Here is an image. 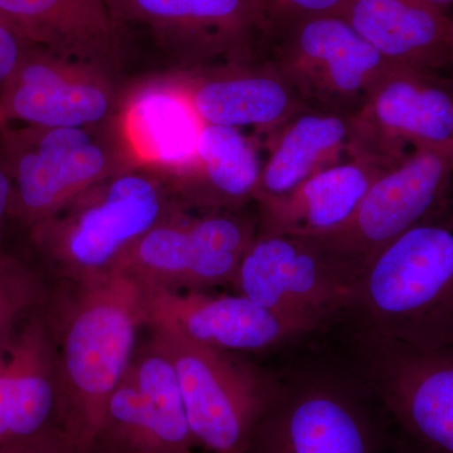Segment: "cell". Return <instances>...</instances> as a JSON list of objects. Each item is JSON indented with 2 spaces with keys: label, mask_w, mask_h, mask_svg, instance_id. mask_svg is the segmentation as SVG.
Returning a JSON list of instances; mask_svg holds the SVG:
<instances>
[{
  "label": "cell",
  "mask_w": 453,
  "mask_h": 453,
  "mask_svg": "<svg viewBox=\"0 0 453 453\" xmlns=\"http://www.w3.org/2000/svg\"><path fill=\"white\" fill-rule=\"evenodd\" d=\"M408 146L453 149V85L443 74L392 67L353 116L350 154L393 165Z\"/></svg>",
  "instance_id": "cell-14"
},
{
  "label": "cell",
  "mask_w": 453,
  "mask_h": 453,
  "mask_svg": "<svg viewBox=\"0 0 453 453\" xmlns=\"http://www.w3.org/2000/svg\"><path fill=\"white\" fill-rule=\"evenodd\" d=\"M390 453H431L428 452L427 449H423V447L417 445L416 442H413L411 438L404 436L403 434L398 432V434H395V443H393L392 451Z\"/></svg>",
  "instance_id": "cell-30"
},
{
  "label": "cell",
  "mask_w": 453,
  "mask_h": 453,
  "mask_svg": "<svg viewBox=\"0 0 453 453\" xmlns=\"http://www.w3.org/2000/svg\"><path fill=\"white\" fill-rule=\"evenodd\" d=\"M5 122L7 121H5L4 116H3L2 109H0V127H4Z\"/></svg>",
  "instance_id": "cell-32"
},
{
  "label": "cell",
  "mask_w": 453,
  "mask_h": 453,
  "mask_svg": "<svg viewBox=\"0 0 453 453\" xmlns=\"http://www.w3.org/2000/svg\"><path fill=\"white\" fill-rule=\"evenodd\" d=\"M46 312L56 342L64 429L88 449L138 349L144 292L110 270L70 282V291L50 292Z\"/></svg>",
  "instance_id": "cell-1"
},
{
  "label": "cell",
  "mask_w": 453,
  "mask_h": 453,
  "mask_svg": "<svg viewBox=\"0 0 453 453\" xmlns=\"http://www.w3.org/2000/svg\"><path fill=\"white\" fill-rule=\"evenodd\" d=\"M50 294L37 271L0 249V351L23 320L46 305Z\"/></svg>",
  "instance_id": "cell-25"
},
{
  "label": "cell",
  "mask_w": 453,
  "mask_h": 453,
  "mask_svg": "<svg viewBox=\"0 0 453 453\" xmlns=\"http://www.w3.org/2000/svg\"><path fill=\"white\" fill-rule=\"evenodd\" d=\"M452 175L453 149H413L375 179L344 226L314 238L354 286L381 250L449 199Z\"/></svg>",
  "instance_id": "cell-10"
},
{
  "label": "cell",
  "mask_w": 453,
  "mask_h": 453,
  "mask_svg": "<svg viewBox=\"0 0 453 453\" xmlns=\"http://www.w3.org/2000/svg\"><path fill=\"white\" fill-rule=\"evenodd\" d=\"M255 203L288 195L303 181L350 155L353 116L303 110L266 139Z\"/></svg>",
  "instance_id": "cell-24"
},
{
  "label": "cell",
  "mask_w": 453,
  "mask_h": 453,
  "mask_svg": "<svg viewBox=\"0 0 453 453\" xmlns=\"http://www.w3.org/2000/svg\"><path fill=\"white\" fill-rule=\"evenodd\" d=\"M188 92L203 124L253 127L273 135L310 107L264 59L205 65L184 71Z\"/></svg>",
  "instance_id": "cell-19"
},
{
  "label": "cell",
  "mask_w": 453,
  "mask_h": 453,
  "mask_svg": "<svg viewBox=\"0 0 453 453\" xmlns=\"http://www.w3.org/2000/svg\"><path fill=\"white\" fill-rule=\"evenodd\" d=\"M121 96L106 68L31 46L0 88V109L31 127H94L115 118Z\"/></svg>",
  "instance_id": "cell-15"
},
{
  "label": "cell",
  "mask_w": 453,
  "mask_h": 453,
  "mask_svg": "<svg viewBox=\"0 0 453 453\" xmlns=\"http://www.w3.org/2000/svg\"><path fill=\"white\" fill-rule=\"evenodd\" d=\"M259 58L312 110L356 116L390 70L340 14L270 23Z\"/></svg>",
  "instance_id": "cell-6"
},
{
  "label": "cell",
  "mask_w": 453,
  "mask_h": 453,
  "mask_svg": "<svg viewBox=\"0 0 453 453\" xmlns=\"http://www.w3.org/2000/svg\"><path fill=\"white\" fill-rule=\"evenodd\" d=\"M425 2L429 3V4L434 5L441 11L446 12V9L449 7V5L453 4V0H425Z\"/></svg>",
  "instance_id": "cell-31"
},
{
  "label": "cell",
  "mask_w": 453,
  "mask_h": 453,
  "mask_svg": "<svg viewBox=\"0 0 453 453\" xmlns=\"http://www.w3.org/2000/svg\"><path fill=\"white\" fill-rule=\"evenodd\" d=\"M91 447L95 453H193L196 447L174 369L151 336L136 349Z\"/></svg>",
  "instance_id": "cell-13"
},
{
  "label": "cell",
  "mask_w": 453,
  "mask_h": 453,
  "mask_svg": "<svg viewBox=\"0 0 453 453\" xmlns=\"http://www.w3.org/2000/svg\"><path fill=\"white\" fill-rule=\"evenodd\" d=\"M353 383L329 374L285 383L246 453H390L392 419Z\"/></svg>",
  "instance_id": "cell-7"
},
{
  "label": "cell",
  "mask_w": 453,
  "mask_h": 453,
  "mask_svg": "<svg viewBox=\"0 0 453 453\" xmlns=\"http://www.w3.org/2000/svg\"><path fill=\"white\" fill-rule=\"evenodd\" d=\"M150 333L174 369L196 445L210 453H246L285 381L244 354L165 330Z\"/></svg>",
  "instance_id": "cell-5"
},
{
  "label": "cell",
  "mask_w": 453,
  "mask_h": 453,
  "mask_svg": "<svg viewBox=\"0 0 453 453\" xmlns=\"http://www.w3.org/2000/svg\"><path fill=\"white\" fill-rule=\"evenodd\" d=\"M64 429L55 336L46 305L0 351V451Z\"/></svg>",
  "instance_id": "cell-17"
},
{
  "label": "cell",
  "mask_w": 453,
  "mask_h": 453,
  "mask_svg": "<svg viewBox=\"0 0 453 453\" xmlns=\"http://www.w3.org/2000/svg\"><path fill=\"white\" fill-rule=\"evenodd\" d=\"M257 140L234 127L203 125L192 162L166 180L183 207L243 210L255 203L262 163Z\"/></svg>",
  "instance_id": "cell-23"
},
{
  "label": "cell",
  "mask_w": 453,
  "mask_h": 453,
  "mask_svg": "<svg viewBox=\"0 0 453 453\" xmlns=\"http://www.w3.org/2000/svg\"><path fill=\"white\" fill-rule=\"evenodd\" d=\"M0 17L33 46L111 71L122 26L107 0H0Z\"/></svg>",
  "instance_id": "cell-22"
},
{
  "label": "cell",
  "mask_w": 453,
  "mask_h": 453,
  "mask_svg": "<svg viewBox=\"0 0 453 453\" xmlns=\"http://www.w3.org/2000/svg\"><path fill=\"white\" fill-rule=\"evenodd\" d=\"M3 168L12 181L9 216L31 228L88 188L135 168L115 118L83 127H0Z\"/></svg>",
  "instance_id": "cell-4"
},
{
  "label": "cell",
  "mask_w": 453,
  "mask_h": 453,
  "mask_svg": "<svg viewBox=\"0 0 453 453\" xmlns=\"http://www.w3.org/2000/svg\"><path fill=\"white\" fill-rule=\"evenodd\" d=\"M31 46L11 23L0 17V88L17 70Z\"/></svg>",
  "instance_id": "cell-27"
},
{
  "label": "cell",
  "mask_w": 453,
  "mask_h": 453,
  "mask_svg": "<svg viewBox=\"0 0 453 453\" xmlns=\"http://www.w3.org/2000/svg\"><path fill=\"white\" fill-rule=\"evenodd\" d=\"M347 0H265L270 23L296 18L339 14Z\"/></svg>",
  "instance_id": "cell-26"
},
{
  "label": "cell",
  "mask_w": 453,
  "mask_h": 453,
  "mask_svg": "<svg viewBox=\"0 0 453 453\" xmlns=\"http://www.w3.org/2000/svg\"><path fill=\"white\" fill-rule=\"evenodd\" d=\"M357 332L419 349L453 348V199L395 238L354 283Z\"/></svg>",
  "instance_id": "cell-2"
},
{
  "label": "cell",
  "mask_w": 453,
  "mask_h": 453,
  "mask_svg": "<svg viewBox=\"0 0 453 453\" xmlns=\"http://www.w3.org/2000/svg\"><path fill=\"white\" fill-rule=\"evenodd\" d=\"M242 211L202 216L179 211L139 238L112 270L151 290L208 291L231 285L258 232L257 216Z\"/></svg>",
  "instance_id": "cell-8"
},
{
  "label": "cell",
  "mask_w": 453,
  "mask_h": 453,
  "mask_svg": "<svg viewBox=\"0 0 453 453\" xmlns=\"http://www.w3.org/2000/svg\"><path fill=\"white\" fill-rule=\"evenodd\" d=\"M124 27H145L192 67L255 61L267 37L265 0H107Z\"/></svg>",
  "instance_id": "cell-12"
},
{
  "label": "cell",
  "mask_w": 453,
  "mask_h": 453,
  "mask_svg": "<svg viewBox=\"0 0 453 453\" xmlns=\"http://www.w3.org/2000/svg\"><path fill=\"white\" fill-rule=\"evenodd\" d=\"M12 202V181L8 173L0 164V226L5 217L9 216Z\"/></svg>",
  "instance_id": "cell-29"
},
{
  "label": "cell",
  "mask_w": 453,
  "mask_h": 453,
  "mask_svg": "<svg viewBox=\"0 0 453 453\" xmlns=\"http://www.w3.org/2000/svg\"><path fill=\"white\" fill-rule=\"evenodd\" d=\"M357 378L399 432L431 453H453V348L419 349L372 334L354 338Z\"/></svg>",
  "instance_id": "cell-9"
},
{
  "label": "cell",
  "mask_w": 453,
  "mask_h": 453,
  "mask_svg": "<svg viewBox=\"0 0 453 453\" xmlns=\"http://www.w3.org/2000/svg\"><path fill=\"white\" fill-rule=\"evenodd\" d=\"M181 210L165 179L135 166L88 188L29 235L57 276L82 281L112 270L139 238Z\"/></svg>",
  "instance_id": "cell-3"
},
{
  "label": "cell",
  "mask_w": 453,
  "mask_h": 453,
  "mask_svg": "<svg viewBox=\"0 0 453 453\" xmlns=\"http://www.w3.org/2000/svg\"><path fill=\"white\" fill-rule=\"evenodd\" d=\"M390 166L369 155L350 154L288 195L256 202L258 234L299 237L332 234L353 217L375 179Z\"/></svg>",
  "instance_id": "cell-20"
},
{
  "label": "cell",
  "mask_w": 453,
  "mask_h": 453,
  "mask_svg": "<svg viewBox=\"0 0 453 453\" xmlns=\"http://www.w3.org/2000/svg\"><path fill=\"white\" fill-rule=\"evenodd\" d=\"M142 292L145 326L165 330L205 347L257 353L319 330L308 321L262 308L237 292L213 295L151 288H142Z\"/></svg>",
  "instance_id": "cell-16"
},
{
  "label": "cell",
  "mask_w": 453,
  "mask_h": 453,
  "mask_svg": "<svg viewBox=\"0 0 453 453\" xmlns=\"http://www.w3.org/2000/svg\"><path fill=\"white\" fill-rule=\"evenodd\" d=\"M115 124L136 166L170 180L192 162L203 127L184 73L139 83L122 94Z\"/></svg>",
  "instance_id": "cell-18"
},
{
  "label": "cell",
  "mask_w": 453,
  "mask_h": 453,
  "mask_svg": "<svg viewBox=\"0 0 453 453\" xmlns=\"http://www.w3.org/2000/svg\"><path fill=\"white\" fill-rule=\"evenodd\" d=\"M0 453H95L92 447H82L74 443L65 431L50 432L19 445L8 447Z\"/></svg>",
  "instance_id": "cell-28"
},
{
  "label": "cell",
  "mask_w": 453,
  "mask_h": 453,
  "mask_svg": "<svg viewBox=\"0 0 453 453\" xmlns=\"http://www.w3.org/2000/svg\"><path fill=\"white\" fill-rule=\"evenodd\" d=\"M253 303L314 324L347 314L353 285L314 237L256 234L231 282Z\"/></svg>",
  "instance_id": "cell-11"
},
{
  "label": "cell",
  "mask_w": 453,
  "mask_h": 453,
  "mask_svg": "<svg viewBox=\"0 0 453 453\" xmlns=\"http://www.w3.org/2000/svg\"><path fill=\"white\" fill-rule=\"evenodd\" d=\"M451 18V23H452V71H453V17Z\"/></svg>",
  "instance_id": "cell-33"
},
{
  "label": "cell",
  "mask_w": 453,
  "mask_h": 453,
  "mask_svg": "<svg viewBox=\"0 0 453 453\" xmlns=\"http://www.w3.org/2000/svg\"><path fill=\"white\" fill-rule=\"evenodd\" d=\"M340 16L393 68L452 70V23L425 0H347Z\"/></svg>",
  "instance_id": "cell-21"
}]
</instances>
